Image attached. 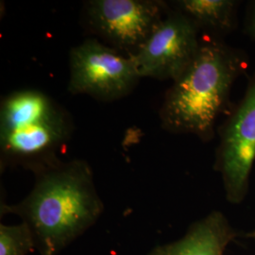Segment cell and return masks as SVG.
<instances>
[{
    "mask_svg": "<svg viewBox=\"0 0 255 255\" xmlns=\"http://www.w3.org/2000/svg\"><path fill=\"white\" fill-rule=\"evenodd\" d=\"M171 5L199 29L228 34L237 27L238 1L236 0H178Z\"/></svg>",
    "mask_w": 255,
    "mask_h": 255,
    "instance_id": "obj_9",
    "label": "cell"
},
{
    "mask_svg": "<svg viewBox=\"0 0 255 255\" xmlns=\"http://www.w3.org/2000/svg\"><path fill=\"white\" fill-rule=\"evenodd\" d=\"M237 233L219 211H212L172 243L155 247L147 255H224Z\"/></svg>",
    "mask_w": 255,
    "mask_h": 255,
    "instance_id": "obj_8",
    "label": "cell"
},
{
    "mask_svg": "<svg viewBox=\"0 0 255 255\" xmlns=\"http://www.w3.org/2000/svg\"><path fill=\"white\" fill-rule=\"evenodd\" d=\"M141 77L131 56L101 42L86 39L69 54L68 91L101 101L126 97Z\"/></svg>",
    "mask_w": 255,
    "mask_h": 255,
    "instance_id": "obj_4",
    "label": "cell"
},
{
    "mask_svg": "<svg viewBox=\"0 0 255 255\" xmlns=\"http://www.w3.org/2000/svg\"><path fill=\"white\" fill-rule=\"evenodd\" d=\"M73 130L71 118L49 96L23 89L7 96L0 108L1 165L34 172L52 164Z\"/></svg>",
    "mask_w": 255,
    "mask_h": 255,
    "instance_id": "obj_3",
    "label": "cell"
},
{
    "mask_svg": "<svg viewBox=\"0 0 255 255\" xmlns=\"http://www.w3.org/2000/svg\"><path fill=\"white\" fill-rule=\"evenodd\" d=\"M246 33L252 39L255 40V1L252 2L248 12L245 25Z\"/></svg>",
    "mask_w": 255,
    "mask_h": 255,
    "instance_id": "obj_11",
    "label": "cell"
},
{
    "mask_svg": "<svg viewBox=\"0 0 255 255\" xmlns=\"http://www.w3.org/2000/svg\"><path fill=\"white\" fill-rule=\"evenodd\" d=\"M199 30L181 11L169 9L146 43L131 56L141 79L172 82L178 79L200 49Z\"/></svg>",
    "mask_w": 255,
    "mask_h": 255,
    "instance_id": "obj_7",
    "label": "cell"
},
{
    "mask_svg": "<svg viewBox=\"0 0 255 255\" xmlns=\"http://www.w3.org/2000/svg\"><path fill=\"white\" fill-rule=\"evenodd\" d=\"M88 26L104 44L133 56L169 11L158 0H91L85 4Z\"/></svg>",
    "mask_w": 255,
    "mask_h": 255,
    "instance_id": "obj_5",
    "label": "cell"
},
{
    "mask_svg": "<svg viewBox=\"0 0 255 255\" xmlns=\"http://www.w3.org/2000/svg\"><path fill=\"white\" fill-rule=\"evenodd\" d=\"M27 197L1 204V215L13 214L30 229L40 255H59L94 226L104 205L86 161L58 159L35 170Z\"/></svg>",
    "mask_w": 255,
    "mask_h": 255,
    "instance_id": "obj_1",
    "label": "cell"
},
{
    "mask_svg": "<svg viewBox=\"0 0 255 255\" xmlns=\"http://www.w3.org/2000/svg\"><path fill=\"white\" fill-rule=\"evenodd\" d=\"M248 65L241 50L218 39L201 41L193 62L165 93L160 109L162 128L211 141L218 119L228 110L235 82Z\"/></svg>",
    "mask_w": 255,
    "mask_h": 255,
    "instance_id": "obj_2",
    "label": "cell"
},
{
    "mask_svg": "<svg viewBox=\"0 0 255 255\" xmlns=\"http://www.w3.org/2000/svg\"><path fill=\"white\" fill-rule=\"evenodd\" d=\"M255 161V76L243 99L219 129L215 168L229 202L239 204L249 191Z\"/></svg>",
    "mask_w": 255,
    "mask_h": 255,
    "instance_id": "obj_6",
    "label": "cell"
},
{
    "mask_svg": "<svg viewBox=\"0 0 255 255\" xmlns=\"http://www.w3.org/2000/svg\"><path fill=\"white\" fill-rule=\"evenodd\" d=\"M248 237H252L253 239H255V231H253V232H252L250 235H248Z\"/></svg>",
    "mask_w": 255,
    "mask_h": 255,
    "instance_id": "obj_12",
    "label": "cell"
},
{
    "mask_svg": "<svg viewBox=\"0 0 255 255\" xmlns=\"http://www.w3.org/2000/svg\"><path fill=\"white\" fill-rule=\"evenodd\" d=\"M35 250L33 236L26 223L0 225V255H27Z\"/></svg>",
    "mask_w": 255,
    "mask_h": 255,
    "instance_id": "obj_10",
    "label": "cell"
}]
</instances>
